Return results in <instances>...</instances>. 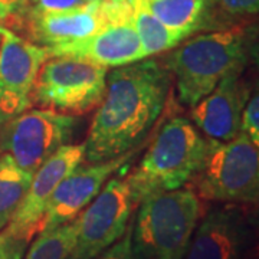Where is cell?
<instances>
[{
  "label": "cell",
  "instance_id": "cell-21",
  "mask_svg": "<svg viewBox=\"0 0 259 259\" xmlns=\"http://www.w3.org/2000/svg\"><path fill=\"white\" fill-rule=\"evenodd\" d=\"M30 238L5 228L0 231V259H23Z\"/></svg>",
  "mask_w": 259,
  "mask_h": 259
},
{
  "label": "cell",
  "instance_id": "cell-16",
  "mask_svg": "<svg viewBox=\"0 0 259 259\" xmlns=\"http://www.w3.org/2000/svg\"><path fill=\"white\" fill-rule=\"evenodd\" d=\"M164 26L187 37L207 25L210 0H143Z\"/></svg>",
  "mask_w": 259,
  "mask_h": 259
},
{
  "label": "cell",
  "instance_id": "cell-10",
  "mask_svg": "<svg viewBox=\"0 0 259 259\" xmlns=\"http://www.w3.org/2000/svg\"><path fill=\"white\" fill-rule=\"evenodd\" d=\"M110 19L104 0L90 2L82 8L64 12H33L22 9L5 23L19 36L40 47L76 42L100 32Z\"/></svg>",
  "mask_w": 259,
  "mask_h": 259
},
{
  "label": "cell",
  "instance_id": "cell-15",
  "mask_svg": "<svg viewBox=\"0 0 259 259\" xmlns=\"http://www.w3.org/2000/svg\"><path fill=\"white\" fill-rule=\"evenodd\" d=\"M248 100L249 88L241 75H233L194 104L192 120L207 139L229 141L241 133L242 112Z\"/></svg>",
  "mask_w": 259,
  "mask_h": 259
},
{
  "label": "cell",
  "instance_id": "cell-13",
  "mask_svg": "<svg viewBox=\"0 0 259 259\" xmlns=\"http://www.w3.org/2000/svg\"><path fill=\"white\" fill-rule=\"evenodd\" d=\"M49 58H71L104 68H118L146 59L131 16L111 20L91 36L48 48Z\"/></svg>",
  "mask_w": 259,
  "mask_h": 259
},
{
  "label": "cell",
  "instance_id": "cell-2",
  "mask_svg": "<svg viewBox=\"0 0 259 259\" xmlns=\"http://www.w3.org/2000/svg\"><path fill=\"white\" fill-rule=\"evenodd\" d=\"M253 51L252 28L245 23L204 33L185 42L167 56L179 101L193 107L223 79L241 75Z\"/></svg>",
  "mask_w": 259,
  "mask_h": 259
},
{
  "label": "cell",
  "instance_id": "cell-26",
  "mask_svg": "<svg viewBox=\"0 0 259 259\" xmlns=\"http://www.w3.org/2000/svg\"><path fill=\"white\" fill-rule=\"evenodd\" d=\"M87 2H95V0H87Z\"/></svg>",
  "mask_w": 259,
  "mask_h": 259
},
{
  "label": "cell",
  "instance_id": "cell-11",
  "mask_svg": "<svg viewBox=\"0 0 259 259\" xmlns=\"http://www.w3.org/2000/svg\"><path fill=\"white\" fill-rule=\"evenodd\" d=\"M253 225L242 204L223 203L199 221L183 259H246Z\"/></svg>",
  "mask_w": 259,
  "mask_h": 259
},
{
  "label": "cell",
  "instance_id": "cell-14",
  "mask_svg": "<svg viewBox=\"0 0 259 259\" xmlns=\"http://www.w3.org/2000/svg\"><path fill=\"white\" fill-rule=\"evenodd\" d=\"M83 157V144H65L56 150L33 173L28 192L6 228L33 239L51 196L65 177L82 164Z\"/></svg>",
  "mask_w": 259,
  "mask_h": 259
},
{
  "label": "cell",
  "instance_id": "cell-27",
  "mask_svg": "<svg viewBox=\"0 0 259 259\" xmlns=\"http://www.w3.org/2000/svg\"><path fill=\"white\" fill-rule=\"evenodd\" d=\"M0 28H2V25H0Z\"/></svg>",
  "mask_w": 259,
  "mask_h": 259
},
{
  "label": "cell",
  "instance_id": "cell-19",
  "mask_svg": "<svg viewBox=\"0 0 259 259\" xmlns=\"http://www.w3.org/2000/svg\"><path fill=\"white\" fill-rule=\"evenodd\" d=\"M76 219L51 231L39 232L29 243L23 259H66L76 242Z\"/></svg>",
  "mask_w": 259,
  "mask_h": 259
},
{
  "label": "cell",
  "instance_id": "cell-1",
  "mask_svg": "<svg viewBox=\"0 0 259 259\" xmlns=\"http://www.w3.org/2000/svg\"><path fill=\"white\" fill-rule=\"evenodd\" d=\"M170 90V75L156 59H141L107 74V88L83 143L88 163L136 150L157 121Z\"/></svg>",
  "mask_w": 259,
  "mask_h": 259
},
{
  "label": "cell",
  "instance_id": "cell-5",
  "mask_svg": "<svg viewBox=\"0 0 259 259\" xmlns=\"http://www.w3.org/2000/svg\"><path fill=\"white\" fill-rule=\"evenodd\" d=\"M202 200L255 204L259 196V151L245 133L229 141L207 139L199 171L190 180Z\"/></svg>",
  "mask_w": 259,
  "mask_h": 259
},
{
  "label": "cell",
  "instance_id": "cell-9",
  "mask_svg": "<svg viewBox=\"0 0 259 259\" xmlns=\"http://www.w3.org/2000/svg\"><path fill=\"white\" fill-rule=\"evenodd\" d=\"M0 125L32 108V91L48 48L0 28Z\"/></svg>",
  "mask_w": 259,
  "mask_h": 259
},
{
  "label": "cell",
  "instance_id": "cell-3",
  "mask_svg": "<svg viewBox=\"0 0 259 259\" xmlns=\"http://www.w3.org/2000/svg\"><path fill=\"white\" fill-rule=\"evenodd\" d=\"M200 216L190 187L146 196L131 228V259H183Z\"/></svg>",
  "mask_w": 259,
  "mask_h": 259
},
{
  "label": "cell",
  "instance_id": "cell-7",
  "mask_svg": "<svg viewBox=\"0 0 259 259\" xmlns=\"http://www.w3.org/2000/svg\"><path fill=\"white\" fill-rule=\"evenodd\" d=\"M136 207L137 202L127 180H108L76 218V242L66 259H95L101 255L124 236Z\"/></svg>",
  "mask_w": 259,
  "mask_h": 259
},
{
  "label": "cell",
  "instance_id": "cell-25",
  "mask_svg": "<svg viewBox=\"0 0 259 259\" xmlns=\"http://www.w3.org/2000/svg\"><path fill=\"white\" fill-rule=\"evenodd\" d=\"M26 2L28 0H0V25L5 26V23L18 13Z\"/></svg>",
  "mask_w": 259,
  "mask_h": 259
},
{
  "label": "cell",
  "instance_id": "cell-6",
  "mask_svg": "<svg viewBox=\"0 0 259 259\" xmlns=\"http://www.w3.org/2000/svg\"><path fill=\"white\" fill-rule=\"evenodd\" d=\"M108 68L71 58H49L37 72L32 105L42 110L82 115L101 104Z\"/></svg>",
  "mask_w": 259,
  "mask_h": 259
},
{
  "label": "cell",
  "instance_id": "cell-18",
  "mask_svg": "<svg viewBox=\"0 0 259 259\" xmlns=\"http://www.w3.org/2000/svg\"><path fill=\"white\" fill-rule=\"evenodd\" d=\"M32 173L22 170L9 154L0 157V231H3L28 192Z\"/></svg>",
  "mask_w": 259,
  "mask_h": 259
},
{
  "label": "cell",
  "instance_id": "cell-24",
  "mask_svg": "<svg viewBox=\"0 0 259 259\" xmlns=\"http://www.w3.org/2000/svg\"><path fill=\"white\" fill-rule=\"evenodd\" d=\"M131 228L133 225H128L127 232L120 241L115 242L95 259H131Z\"/></svg>",
  "mask_w": 259,
  "mask_h": 259
},
{
  "label": "cell",
  "instance_id": "cell-12",
  "mask_svg": "<svg viewBox=\"0 0 259 259\" xmlns=\"http://www.w3.org/2000/svg\"><path fill=\"white\" fill-rule=\"evenodd\" d=\"M136 151L137 148L111 160L76 167L58 185L51 196L39 225V232L51 231L75 221L79 213L100 194L112 175L133 158Z\"/></svg>",
  "mask_w": 259,
  "mask_h": 259
},
{
  "label": "cell",
  "instance_id": "cell-23",
  "mask_svg": "<svg viewBox=\"0 0 259 259\" xmlns=\"http://www.w3.org/2000/svg\"><path fill=\"white\" fill-rule=\"evenodd\" d=\"M87 0H28L22 9L33 12H64L85 6ZM20 9V10H22Z\"/></svg>",
  "mask_w": 259,
  "mask_h": 259
},
{
  "label": "cell",
  "instance_id": "cell-4",
  "mask_svg": "<svg viewBox=\"0 0 259 259\" xmlns=\"http://www.w3.org/2000/svg\"><path fill=\"white\" fill-rule=\"evenodd\" d=\"M206 146L207 139L193 122L183 117L167 121L139 167L125 177L137 206L148 194L176 190L189 183L202 166Z\"/></svg>",
  "mask_w": 259,
  "mask_h": 259
},
{
  "label": "cell",
  "instance_id": "cell-17",
  "mask_svg": "<svg viewBox=\"0 0 259 259\" xmlns=\"http://www.w3.org/2000/svg\"><path fill=\"white\" fill-rule=\"evenodd\" d=\"M131 22L140 37L146 58L167 52L179 47L186 39L182 33L164 26L153 13L144 6L143 0H133Z\"/></svg>",
  "mask_w": 259,
  "mask_h": 259
},
{
  "label": "cell",
  "instance_id": "cell-8",
  "mask_svg": "<svg viewBox=\"0 0 259 259\" xmlns=\"http://www.w3.org/2000/svg\"><path fill=\"white\" fill-rule=\"evenodd\" d=\"M2 127L0 148L22 170L33 175L45 160L72 139L76 117L29 108Z\"/></svg>",
  "mask_w": 259,
  "mask_h": 259
},
{
  "label": "cell",
  "instance_id": "cell-22",
  "mask_svg": "<svg viewBox=\"0 0 259 259\" xmlns=\"http://www.w3.org/2000/svg\"><path fill=\"white\" fill-rule=\"evenodd\" d=\"M241 131L245 133L249 140L259 146V97L258 94L249 97L243 112H242Z\"/></svg>",
  "mask_w": 259,
  "mask_h": 259
},
{
  "label": "cell",
  "instance_id": "cell-20",
  "mask_svg": "<svg viewBox=\"0 0 259 259\" xmlns=\"http://www.w3.org/2000/svg\"><path fill=\"white\" fill-rule=\"evenodd\" d=\"M259 0H210L207 23L221 16L228 28L242 25L243 19L252 18L258 13Z\"/></svg>",
  "mask_w": 259,
  "mask_h": 259
}]
</instances>
